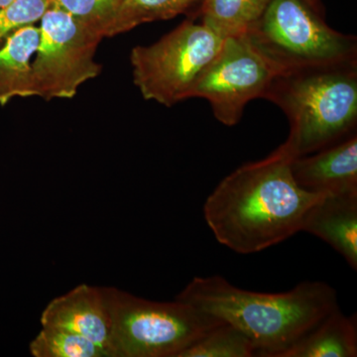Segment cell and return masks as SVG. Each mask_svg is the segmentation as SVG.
Wrapping results in <instances>:
<instances>
[{"label":"cell","mask_w":357,"mask_h":357,"mask_svg":"<svg viewBox=\"0 0 357 357\" xmlns=\"http://www.w3.org/2000/svg\"><path fill=\"white\" fill-rule=\"evenodd\" d=\"M303 1L306 2L307 6L311 7V8L314 9V10L316 11V13L321 14V2H319V0H303Z\"/></svg>","instance_id":"cell-20"},{"label":"cell","mask_w":357,"mask_h":357,"mask_svg":"<svg viewBox=\"0 0 357 357\" xmlns=\"http://www.w3.org/2000/svg\"><path fill=\"white\" fill-rule=\"evenodd\" d=\"M51 3V0H14L0 9V47L13 33L41 20Z\"/></svg>","instance_id":"cell-19"},{"label":"cell","mask_w":357,"mask_h":357,"mask_svg":"<svg viewBox=\"0 0 357 357\" xmlns=\"http://www.w3.org/2000/svg\"><path fill=\"white\" fill-rule=\"evenodd\" d=\"M14 0H0V9L3 8L9 4L13 3Z\"/></svg>","instance_id":"cell-21"},{"label":"cell","mask_w":357,"mask_h":357,"mask_svg":"<svg viewBox=\"0 0 357 357\" xmlns=\"http://www.w3.org/2000/svg\"><path fill=\"white\" fill-rule=\"evenodd\" d=\"M40 40V29L25 26L0 47V105L4 107L16 96H34L32 58Z\"/></svg>","instance_id":"cell-12"},{"label":"cell","mask_w":357,"mask_h":357,"mask_svg":"<svg viewBox=\"0 0 357 357\" xmlns=\"http://www.w3.org/2000/svg\"><path fill=\"white\" fill-rule=\"evenodd\" d=\"M255 345L236 326L223 323L213 326L203 337L184 349L178 357H252Z\"/></svg>","instance_id":"cell-16"},{"label":"cell","mask_w":357,"mask_h":357,"mask_svg":"<svg viewBox=\"0 0 357 357\" xmlns=\"http://www.w3.org/2000/svg\"><path fill=\"white\" fill-rule=\"evenodd\" d=\"M236 326L255 345L256 356L279 357L338 307L325 282L304 281L283 293L244 290L213 275L195 277L176 299Z\"/></svg>","instance_id":"cell-2"},{"label":"cell","mask_w":357,"mask_h":357,"mask_svg":"<svg viewBox=\"0 0 357 357\" xmlns=\"http://www.w3.org/2000/svg\"><path fill=\"white\" fill-rule=\"evenodd\" d=\"M223 42L204 23L185 20L156 43L132 49L134 84L145 100L173 107L192 98L199 77L217 57Z\"/></svg>","instance_id":"cell-6"},{"label":"cell","mask_w":357,"mask_h":357,"mask_svg":"<svg viewBox=\"0 0 357 357\" xmlns=\"http://www.w3.org/2000/svg\"><path fill=\"white\" fill-rule=\"evenodd\" d=\"M265 98L287 115L290 133L279 146L292 159L344 138L357 119L356 62L275 77Z\"/></svg>","instance_id":"cell-3"},{"label":"cell","mask_w":357,"mask_h":357,"mask_svg":"<svg viewBox=\"0 0 357 357\" xmlns=\"http://www.w3.org/2000/svg\"><path fill=\"white\" fill-rule=\"evenodd\" d=\"M39 29L32 62L34 96L46 100L74 98L79 86L100 75L102 67L93 57L102 38L53 4Z\"/></svg>","instance_id":"cell-7"},{"label":"cell","mask_w":357,"mask_h":357,"mask_svg":"<svg viewBox=\"0 0 357 357\" xmlns=\"http://www.w3.org/2000/svg\"><path fill=\"white\" fill-rule=\"evenodd\" d=\"M42 326L76 333L95 342L112 357L110 319L102 288L79 285L55 298L41 314Z\"/></svg>","instance_id":"cell-9"},{"label":"cell","mask_w":357,"mask_h":357,"mask_svg":"<svg viewBox=\"0 0 357 357\" xmlns=\"http://www.w3.org/2000/svg\"><path fill=\"white\" fill-rule=\"evenodd\" d=\"M102 291L109 314L112 357H178L223 323L180 301L153 302L115 288Z\"/></svg>","instance_id":"cell-5"},{"label":"cell","mask_w":357,"mask_h":357,"mask_svg":"<svg viewBox=\"0 0 357 357\" xmlns=\"http://www.w3.org/2000/svg\"><path fill=\"white\" fill-rule=\"evenodd\" d=\"M276 73L244 35L227 37L217 57L199 77L192 98L210 102L218 121L234 126L246 105L264 98Z\"/></svg>","instance_id":"cell-8"},{"label":"cell","mask_w":357,"mask_h":357,"mask_svg":"<svg viewBox=\"0 0 357 357\" xmlns=\"http://www.w3.org/2000/svg\"><path fill=\"white\" fill-rule=\"evenodd\" d=\"M244 36L277 77L356 62V40L335 31L303 0H272Z\"/></svg>","instance_id":"cell-4"},{"label":"cell","mask_w":357,"mask_h":357,"mask_svg":"<svg viewBox=\"0 0 357 357\" xmlns=\"http://www.w3.org/2000/svg\"><path fill=\"white\" fill-rule=\"evenodd\" d=\"M356 356V314L345 316L337 307L279 357Z\"/></svg>","instance_id":"cell-13"},{"label":"cell","mask_w":357,"mask_h":357,"mask_svg":"<svg viewBox=\"0 0 357 357\" xmlns=\"http://www.w3.org/2000/svg\"><path fill=\"white\" fill-rule=\"evenodd\" d=\"M292 160L278 147L217 185L204 204V218L218 243L239 255H252L301 231L307 211L324 195L297 185Z\"/></svg>","instance_id":"cell-1"},{"label":"cell","mask_w":357,"mask_h":357,"mask_svg":"<svg viewBox=\"0 0 357 357\" xmlns=\"http://www.w3.org/2000/svg\"><path fill=\"white\" fill-rule=\"evenodd\" d=\"M291 170L297 185L312 194H357L356 135L293 159Z\"/></svg>","instance_id":"cell-10"},{"label":"cell","mask_w":357,"mask_h":357,"mask_svg":"<svg viewBox=\"0 0 357 357\" xmlns=\"http://www.w3.org/2000/svg\"><path fill=\"white\" fill-rule=\"evenodd\" d=\"M100 38L109 37L121 0H51Z\"/></svg>","instance_id":"cell-18"},{"label":"cell","mask_w":357,"mask_h":357,"mask_svg":"<svg viewBox=\"0 0 357 357\" xmlns=\"http://www.w3.org/2000/svg\"><path fill=\"white\" fill-rule=\"evenodd\" d=\"M30 352L35 357H109L95 342L55 328H44L30 344Z\"/></svg>","instance_id":"cell-17"},{"label":"cell","mask_w":357,"mask_h":357,"mask_svg":"<svg viewBox=\"0 0 357 357\" xmlns=\"http://www.w3.org/2000/svg\"><path fill=\"white\" fill-rule=\"evenodd\" d=\"M202 0H121L109 37L128 32L143 23L172 20Z\"/></svg>","instance_id":"cell-15"},{"label":"cell","mask_w":357,"mask_h":357,"mask_svg":"<svg viewBox=\"0 0 357 357\" xmlns=\"http://www.w3.org/2000/svg\"><path fill=\"white\" fill-rule=\"evenodd\" d=\"M272 0H202V23L223 39L241 36L261 17Z\"/></svg>","instance_id":"cell-14"},{"label":"cell","mask_w":357,"mask_h":357,"mask_svg":"<svg viewBox=\"0 0 357 357\" xmlns=\"http://www.w3.org/2000/svg\"><path fill=\"white\" fill-rule=\"evenodd\" d=\"M301 231L319 237L357 269V194L324 196L307 211Z\"/></svg>","instance_id":"cell-11"}]
</instances>
